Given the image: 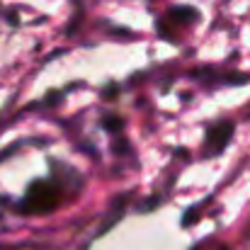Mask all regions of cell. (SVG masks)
<instances>
[{
    "label": "cell",
    "instance_id": "cell-1",
    "mask_svg": "<svg viewBox=\"0 0 250 250\" xmlns=\"http://www.w3.org/2000/svg\"><path fill=\"white\" fill-rule=\"evenodd\" d=\"M61 189L63 185L54 180H37L29 185L24 199L20 202V211L24 214H49L61 204Z\"/></svg>",
    "mask_w": 250,
    "mask_h": 250
},
{
    "label": "cell",
    "instance_id": "cell-2",
    "mask_svg": "<svg viewBox=\"0 0 250 250\" xmlns=\"http://www.w3.org/2000/svg\"><path fill=\"white\" fill-rule=\"evenodd\" d=\"M231 136H233V124H231V122H219V124L211 126L209 134H207V151H209V153H221V151L229 146Z\"/></svg>",
    "mask_w": 250,
    "mask_h": 250
}]
</instances>
